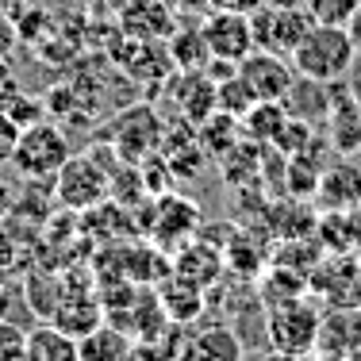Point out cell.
<instances>
[{"label":"cell","instance_id":"d4e9b609","mask_svg":"<svg viewBox=\"0 0 361 361\" xmlns=\"http://www.w3.org/2000/svg\"><path fill=\"white\" fill-rule=\"evenodd\" d=\"M20 131H23V127L16 123L4 108H0V169L12 166V154H16V142H20Z\"/></svg>","mask_w":361,"mask_h":361},{"label":"cell","instance_id":"83f0119b","mask_svg":"<svg viewBox=\"0 0 361 361\" xmlns=\"http://www.w3.org/2000/svg\"><path fill=\"white\" fill-rule=\"evenodd\" d=\"M166 4L173 8L177 16H200V20L212 12V8H216L212 0H166Z\"/></svg>","mask_w":361,"mask_h":361},{"label":"cell","instance_id":"5bb4252c","mask_svg":"<svg viewBox=\"0 0 361 361\" xmlns=\"http://www.w3.org/2000/svg\"><path fill=\"white\" fill-rule=\"evenodd\" d=\"M23 361H81L77 338L66 334L58 323L42 319L23 334Z\"/></svg>","mask_w":361,"mask_h":361},{"label":"cell","instance_id":"e575fe53","mask_svg":"<svg viewBox=\"0 0 361 361\" xmlns=\"http://www.w3.org/2000/svg\"><path fill=\"white\" fill-rule=\"evenodd\" d=\"M304 361H338V357H331V354H323V350H312Z\"/></svg>","mask_w":361,"mask_h":361},{"label":"cell","instance_id":"9a60e30c","mask_svg":"<svg viewBox=\"0 0 361 361\" xmlns=\"http://www.w3.org/2000/svg\"><path fill=\"white\" fill-rule=\"evenodd\" d=\"M319 204L326 212H350L361 204V166H350V161H338V166H326L319 177V188H315Z\"/></svg>","mask_w":361,"mask_h":361},{"label":"cell","instance_id":"4fadbf2b","mask_svg":"<svg viewBox=\"0 0 361 361\" xmlns=\"http://www.w3.org/2000/svg\"><path fill=\"white\" fill-rule=\"evenodd\" d=\"M196 227H200V212H196V204L180 200V196H161V200L154 204L150 231H154V238H158V243L185 246L188 238L196 235Z\"/></svg>","mask_w":361,"mask_h":361},{"label":"cell","instance_id":"7c38bea8","mask_svg":"<svg viewBox=\"0 0 361 361\" xmlns=\"http://www.w3.org/2000/svg\"><path fill=\"white\" fill-rule=\"evenodd\" d=\"M315 350L338 361H361V307H331L323 315Z\"/></svg>","mask_w":361,"mask_h":361},{"label":"cell","instance_id":"f1b7e54d","mask_svg":"<svg viewBox=\"0 0 361 361\" xmlns=\"http://www.w3.org/2000/svg\"><path fill=\"white\" fill-rule=\"evenodd\" d=\"M216 8H227V12H243V16H250L262 8V0H212Z\"/></svg>","mask_w":361,"mask_h":361},{"label":"cell","instance_id":"ba28073f","mask_svg":"<svg viewBox=\"0 0 361 361\" xmlns=\"http://www.w3.org/2000/svg\"><path fill=\"white\" fill-rule=\"evenodd\" d=\"M307 292L323 300L326 312L331 307H361V262H354L346 254L326 257V262H319L312 269Z\"/></svg>","mask_w":361,"mask_h":361},{"label":"cell","instance_id":"f546056e","mask_svg":"<svg viewBox=\"0 0 361 361\" xmlns=\"http://www.w3.org/2000/svg\"><path fill=\"white\" fill-rule=\"evenodd\" d=\"M16 212V200H12V188H8V180H0V223Z\"/></svg>","mask_w":361,"mask_h":361},{"label":"cell","instance_id":"8992f818","mask_svg":"<svg viewBox=\"0 0 361 361\" xmlns=\"http://www.w3.org/2000/svg\"><path fill=\"white\" fill-rule=\"evenodd\" d=\"M315 27L307 8H269L262 4L250 12V31H254V50H269V54L292 58V50L304 42V35Z\"/></svg>","mask_w":361,"mask_h":361},{"label":"cell","instance_id":"9c48e42d","mask_svg":"<svg viewBox=\"0 0 361 361\" xmlns=\"http://www.w3.org/2000/svg\"><path fill=\"white\" fill-rule=\"evenodd\" d=\"M238 77L254 92V100H285V92L296 81V70H292L288 58L269 54V50H254L238 62Z\"/></svg>","mask_w":361,"mask_h":361},{"label":"cell","instance_id":"44dd1931","mask_svg":"<svg viewBox=\"0 0 361 361\" xmlns=\"http://www.w3.org/2000/svg\"><path fill=\"white\" fill-rule=\"evenodd\" d=\"M173 273L185 281H192V285H200V288H208L223 273V254L212 250V246H204V243H185L177 254Z\"/></svg>","mask_w":361,"mask_h":361},{"label":"cell","instance_id":"836d02e7","mask_svg":"<svg viewBox=\"0 0 361 361\" xmlns=\"http://www.w3.org/2000/svg\"><path fill=\"white\" fill-rule=\"evenodd\" d=\"M20 4H23V0H0V8H4L8 16H20Z\"/></svg>","mask_w":361,"mask_h":361},{"label":"cell","instance_id":"7402d4cb","mask_svg":"<svg viewBox=\"0 0 361 361\" xmlns=\"http://www.w3.org/2000/svg\"><path fill=\"white\" fill-rule=\"evenodd\" d=\"M169 62L177 70H208L212 54H208V42H204L200 27H185L169 39Z\"/></svg>","mask_w":361,"mask_h":361},{"label":"cell","instance_id":"1f68e13d","mask_svg":"<svg viewBox=\"0 0 361 361\" xmlns=\"http://www.w3.org/2000/svg\"><path fill=\"white\" fill-rule=\"evenodd\" d=\"M257 361H304V357H296V354H285V350H269L265 357H257Z\"/></svg>","mask_w":361,"mask_h":361},{"label":"cell","instance_id":"8fae6325","mask_svg":"<svg viewBox=\"0 0 361 361\" xmlns=\"http://www.w3.org/2000/svg\"><path fill=\"white\" fill-rule=\"evenodd\" d=\"M243 338L227 323H208L180 334L177 361H243Z\"/></svg>","mask_w":361,"mask_h":361},{"label":"cell","instance_id":"d6986e66","mask_svg":"<svg viewBox=\"0 0 361 361\" xmlns=\"http://www.w3.org/2000/svg\"><path fill=\"white\" fill-rule=\"evenodd\" d=\"M161 307H166V315H169V323H177V326H185V323H192L196 315L204 312V288L200 285H192V281H185V277H169V281H161Z\"/></svg>","mask_w":361,"mask_h":361},{"label":"cell","instance_id":"2e32d148","mask_svg":"<svg viewBox=\"0 0 361 361\" xmlns=\"http://www.w3.org/2000/svg\"><path fill=\"white\" fill-rule=\"evenodd\" d=\"M285 111L292 119H304V123H323L326 119V111H331L334 104V92H331V85L326 81H312V77H300L296 73V81H292V89L285 92Z\"/></svg>","mask_w":361,"mask_h":361},{"label":"cell","instance_id":"4316f807","mask_svg":"<svg viewBox=\"0 0 361 361\" xmlns=\"http://www.w3.org/2000/svg\"><path fill=\"white\" fill-rule=\"evenodd\" d=\"M20 265V246H16V235L8 231V219L0 223V269H16Z\"/></svg>","mask_w":361,"mask_h":361},{"label":"cell","instance_id":"6da1fadb","mask_svg":"<svg viewBox=\"0 0 361 361\" xmlns=\"http://www.w3.org/2000/svg\"><path fill=\"white\" fill-rule=\"evenodd\" d=\"M354 39H350L346 27H323L315 23L312 31L304 35L296 50H292V70L300 77H312V81H342L350 70H354Z\"/></svg>","mask_w":361,"mask_h":361},{"label":"cell","instance_id":"30bf717a","mask_svg":"<svg viewBox=\"0 0 361 361\" xmlns=\"http://www.w3.org/2000/svg\"><path fill=\"white\" fill-rule=\"evenodd\" d=\"M338 81H331V92H334V104L323 119V131H326V142H331L334 154L350 158L354 150H361V97L357 89H334Z\"/></svg>","mask_w":361,"mask_h":361},{"label":"cell","instance_id":"d6a6232c","mask_svg":"<svg viewBox=\"0 0 361 361\" xmlns=\"http://www.w3.org/2000/svg\"><path fill=\"white\" fill-rule=\"evenodd\" d=\"M262 4H269V8H304L307 0H262Z\"/></svg>","mask_w":361,"mask_h":361},{"label":"cell","instance_id":"e0dca14e","mask_svg":"<svg viewBox=\"0 0 361 361\" xmlns=\"http://www.w3.org/2000/svg\"><path fill=\"white\" fill-rule=\"evenodd\" d=\"M169 92L177 97V108L185 119L204 123L216 111V81L208 77V70H180V77L173 81Z\"/></svg>","mask_w":361,"mask_h":361},{"label":"cell","instance_id":"4dcf8cb0","mask_svg":"<svg viewBox=\"0 0 361 361\" xmlns=\"http://www.w3.org/2000/svg\"><path fill=\"white\" fill-rule=\"evenodd\" d=\"M350 39H354V50H357V58H361V8H357V16H354V20H350Z\"/></svg>","mask_w":361,"mask_h":361},{"label":"cell","instance_id":"d590c367","mask_svg":"<svg viewBox=\"0 0 361 361\" xmlns=\"http://www.w3.org/2000/svg\"><path fill=\"white\" fill-rule=\"evenodd\" d=\"M0 92H4V77H0Z\"/></svg>","mask_w":361,"mask_h":361},{"label":"cell","instance_id":"603a6c76","mask_svg":"<svg viewBox=\"0 0 361 361\" xmlns=\"http://www.w3.org/2000/svg\"><path fill=\"white\" fill-rule=\"evenodd\" d=\"M307 16L323 27H350V20L357 16L361 0H307Z\"/></svg>","mask_w":361,"mask_h":361},{"label":"cell","instance_id":"484cf974","mask_svg":"<svg viewBox=\"0 0 361 361\" xmlns=\"http://www.w3.org/2000/svg\"><path fill=\"white\" fill-rule=\"evenodd\" d=\"M20 27H16V16H8L4 8H0V66L8 62V58L16 54V47H20Z\"/></svg>","mask_w":361,"mask_h":361},{"label":"cell","instance_id":"5b68a950","mask_svg":"<svg viewBox=\"0 0 361 361\" xmlns=\"http://www.w3.org/2000/svg\"><path fill=\"white\" fill-rule=\"evenodd\" d=\"M166 139V123L158 119V111L135 104L127 111H119L116 123L108 127V146L119 154V161L127 166H142L146 158H154L158 142Z\"/></svg>","mask_w":361,"mask_h":361},{"label":"cell","instance_id":"cb8c5ba5","mask_svg":"<svg viewBox=\"0 0 361 361\" xmlns=\"http://www.w3.org/2000/svg\"><path fill=\"white\" fill-rule=\"evenodd\" d=\"M0 108H4L20 127L39 123V111H42V108H39V100H35V97H27V92H20L12 81H4V92H0Z\"/></svg>","mask_w":361,"mask_h":361},{"label":"cell","instance_id":"52a82bcc","mask_svg":"<svg viewBox=\"0 0 361 361\" xmlns=\"http://www.w3.org/2000/svg\"><path fill=\"white\" fill-rule=\"evenodd\" d=\"M204 42H208L212 62H227L238 66L246 54H254V31H250V16L243 12H227V8H212L200 20Z\"/></svg>","mask_w":361,"mask_h":361},{"label":"cell","instance_id":"ac0fdd59","mask_svg":"<svg viewBox=\"0 0 361 361\" xmlns=\"http://www.w3.org/2000/svg\"><path fill=\"white\" fill-rule=\"evenodd\" d=\"M50 323H58L66 334H73V338H85L89 331H97V326L104 323V307H100L97 296H70V292H62Z\"/></svg>","mask_w":361,"mask_h":361},{"label":"cell","instance_id":"3957f363","mask_svg":"<svg viewBox=\"0 0 361 361\" xmlns=\"http://www.w3.org/2000/svg\"><path fill=\"white\" fill-rule=\"evenodd\" d=\"M70 139H66L62 127L54 123H31L20 131V142H16V154H12V166L20 169V177L27 180H50L54 185L58 169L70 161Z\"/></svg>","mask_w":361,"mask_h":361},{"label":"cell","instance_id":"ffe728a7","mask_svg":"<svg viewBox=\"0 0 361 361\" xmlns=\"http://www.w3.org/2000/svg\"><path fill=\"white\" fill-rule=\"evenodd\" d=\"M77 350H81V361H127V354H131V334L116 323H100L97 331L77 338Z\"/></svg>","mask_w":361,"mask_h":361},{"label":"cell","instance_id":"8d00e7d4","mask_svg":"<svg viewBox=\"0 0 361 361\" xmlns=\"http://www.w3.org/2000/svg\"><path fill=\"white\" fill-rule=\"evenodd\" d=\"M357 97H361V92H357Z\"/></svg>","mask_w":361,"mask_h":361},{"label":"cell","instance_id":"7a4b0ae2","mask_svg":"<svg viewBox=\"0 0 361 361\" xmlns=\"http://www.w3.org/2000/svg\"><path fill=\"white\" fill-rule=\"evenodd\" d=\"M319 326H323V312L304 296L277 300V304H269V315H265L269 346L296 357H307L319 346Z\"/></svg>","mask_w":361,"mask_h":361},{"label":"cell","instance_id":"277c9868","mask_svg":"<svg viewBox=\"0 0 361 361\" xmlns=\"http://www.w3.org/2000/svg\"><path fill=\"white\" fill-rule=\"evenodd\" d=\"M111 196V173L97 161V154H70L54 177V200L66 212H92Z\"/></svg>","mask_w":361,"mask_h":361}]
</instances>
